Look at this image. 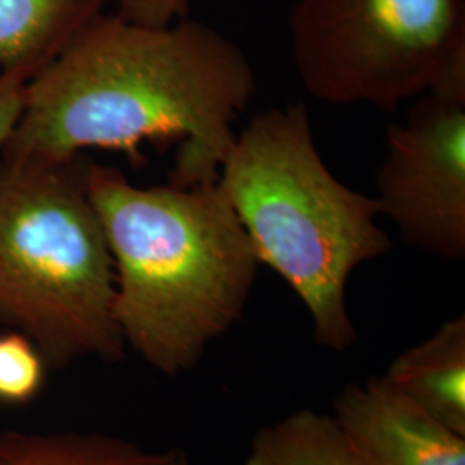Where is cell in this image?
I'll list each match as a JSON object with an SVG mask.
<instances>
[{
	"mask_svg": "<svg viewBox=\"0 0 465 465\" xmlns=\"http://www.w3.org/2000/svg\"><path fill=\"white\" fill-rule=\"evenodd\" d=\"M255 92L247 55L214 28L102 13L28 80L2 159L67 163L100 149L140 163L145 143H178L169 183H216Z\"/></svg>",
	"mask_w": 465,
	"mask_h": 465,
	"instance_id": "obj_1",
	"label": "cell"
},
{
	"mask_svg": "<svg viewBox=\"0 0 465 465\" xmlns=\"http://www.w3.org/2000/svg\"><path fill=\"white\" fill-rule=\"evenodd\" d=\"M88 197L114 266L124 347L155 372L193 371L245 314L259 257L219 184L138 186L84 166Z\"/></svg>",
	"mask_w": 465,
	"mask_h": 465,
	"instance_id": "obj_2",
	"label": "cell"
},
{
	"mask_svg": "<svg viewBox=\"0 0 465 465\" xmlns=\"http://www.w3.org/2000/svg\"><path fill=\"white\" fill-rule=\"evenodd\" d=\"M219 188L230 200L259 262L297 293L322 349L357 341L347 307L351 272L391 250L374 197L341 183L317 152L305 104L259 113L236 134Z\"/></svg>",
	"mask_w": 465,
	"mask_h": 465,
	"instance_id": "obj_3",
	"label": "cell"
},
{
	"mask_svg": "<svg viewBox=\"0 0 465 465\" xmlns=\"http://www.w3.org/2000/svg\"><path fill=\"white\" fill-rule=\"evenodd\" d=\"M86 163L4 159L0 166V324L50 366L114 364V266L84 183Z\"/></svg>",
	"mask_w": 465,
	"mask_h": 465,
	"instance_id": "obj_4",
	"label": "cell"
},
{
	"mask_svg": "<svg viewBox=\"0 0 465 465\" xmlns=\"http://www.w3.org/2000/svg\"><path fill=\"white\" fill-rule=\"evenodd\" d=\"M288 26L314 99L390 113L465 86L464 0H297Z\"/></svg>",
	"mask_w": 465,
	"mask_h": 465,
	"instance_id": "obj_5",
	"label": "cell"
},
{
	"mask_svg": "<svg viewBox=\"0 0 465 465\" xmlns=\"http://www.w3.org/2000/svg\"><path fill=\"white\" fill-rule=\"evenodd\" d=\"M374 199L400 238L430 255L465 257V86L424 94L391 123Z\"/></svg>",
	"mask_w": 465,
	"mask_h": 465,
	"instance_id": "obj_6",
	"label": "cell"
},
{
	"mask_svg": "<svg viewBox=\"0 0 465 465\" xmlns=\"http://www.w3.org/2000/svg\"><path fill=\"white\" fill-rule=\"evenodd\" d=\"M332 417L364 465H465V436L382 376L345 384Z\"/></svg>",
	"mask_w": 465,
	"mask_h": 465,
	"instance_id": "obj_7",
	"label": "cell"
},
{
	"mask_svg": "<svg viewBox=\"0 0 465 465\" xmlns=\"http://www.w3.org/2000/svg\"><path fill=\"white\" fill-rule=\"evenodd\" d=\"M382 378L447 428L465 436V316L405 350Z\"/></svg>",
	"mask_w": 465,
	"mask_h": 465,
	"instance_id": "obj_8",
	"label": "cell"
},
{
	"mask_svg": "<svg viewBox=\"0 0 465 465\" xmlns=\"http://www.w3.org/2000/svg\"><path fill=\"white\" fill-rule=\"evenodd\" d=\"M109 0H0V71L28 80L102 15Z\"/></svg>",
	"mask_w": 465,
	"mask_h": 465,
	"instance_id": "obj_9",
	"label": "cell"
},
{
	"mask_svg": "<svg viewBox=\"0 0 465 465\" xmlns=\"http://www.w3.org/2000/svg\"><path fill=\"white\" fill-rule=\"evenodd\" d=\"M0 465H190L182 449H147L100 431L0 430Z\"/></svg>",
	"mask_w": 465,
	"mask_h": 465,
	"instance_id": "obj_10",
	"label": "cell"
},
{
	"mask_svg": "<svg viewBox=\"0 0 465 465\" xmlns=\"http://www.w3.org/2000/svg\"><path fill=\"white\" fill-rule=\"evenodd\" d=\"M245 465H364L332 414L300 409L253 434Z\"/></svg>",
	"mask_w": 465,
	"mask_h": 465,
	"instance_id": "obj_11",
	"label": "cell"
},
{
	"mask_svg": "<svg viewBox=\"0 0 465 465\" xmlns=\"http://www.w3.org/2000/svg\"><path fill=\"white\" fill-rule=\"evenodd\" d=\"M47 362L32 340L16 331L0 334V403L25 405L45 382Z\"/></svg>",
	"mask_w": 465,
	"mask_h": 465,
	"instance_id": "obj_12",
	"label": "cell"
},
{
	"mask_svg": "<svg viewBox=\"0 0 465 465\" xmlns=\"http://www.w3.org/2000/svg\"><path fill=\"white\" fill-rule=\"evenodd\" d=\"M117 16L134 25L164 28L188 13V0H114Z\"/></svg>",
	"mask_w": 465,
	"mask_h": 465,
	"instance_id": "obj_13",
	"label": "cell"
},
{
	"mask_svg": "<svg viewBox=\"0 0 465 465\" xmlns=\"http://www.w3.org/2000/svg\"><path fill=\"white\" fill-rule=\"evenodd\" d=\"M28 78L0 71V153L16 132L25 111Z\"/></svg>",
	"mask_w": 465,
	"mask_h": 465,
	"instance_id": "obj_14",
	"label": "cell"
}]
</instances>
